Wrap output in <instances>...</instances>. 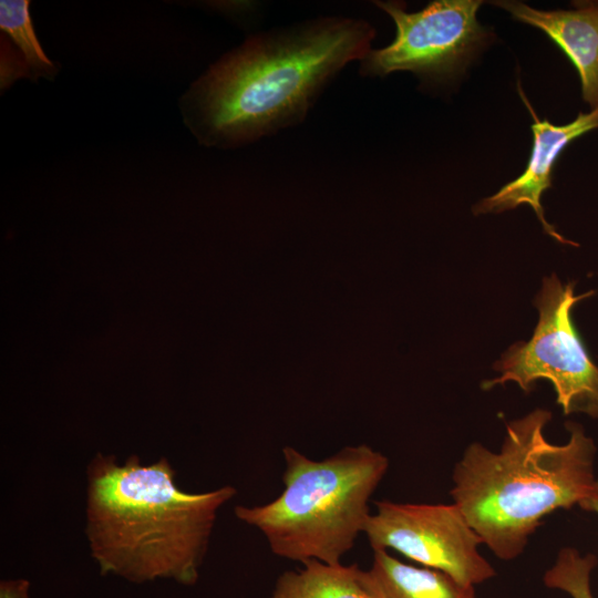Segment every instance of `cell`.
<instances>
[{"label":"cell","mask_w":598,"mask_h":598,"mask_svg":"<svg viewBox=\"0 0 598 598\" xmlns=\"http://www.w3.org/2000/svg\"><path fill=\"white\" fill-rule=\"evenodd\" d=\"M360 19L319 17L252 35L187 94L189 126L208 146L251 143L302 122L347 64L374 39Z\"/></svg>","instance_id":"cell-1"},{"label":"cell","mask_w":598,"mask_h":598,"mask_svg":"<svg viewBox=\"0 0 598 598\" xmlns=\"http://www.w3.org/2000/svg\"><path fill=\"white\" fill-rule=\"evenodd\" d=\"M175 475L166 457L150 465L137 455L122 465L102 453L91 460L85 534L103 576L135 584L197 581L217 512L237 491L225 485L187 493L177 487Z\"/></svg>","instance_id":"cell-2"},{"label":"cell","mask_w":598,"mask_h":598,"mask_svg":"<svg viewBox=\"0 0 598 598\" xmlns=\"http://www.w3.org/2000/svg\"><path fill=\"white\" fill-rule=\"evenodd\" d=\"M550 419L535 409L506 424L497 452L474 442L454 466L453 503L501 560L522 555L544 517L579 505L597 480L594 440L567 423L569 440L553 444L544 435Z\"/></svg>","instance_id":"cell-3"},{"label":"cell","mask_w":598,"mask_h":598,"mask_svg":"<svg viewBox=\"0 0 598 598\" xmlns=\"http://www.w3.org/2000/svg\"><path fill=\"white\" fill-rule=\"evenodd\" d=\"M282 453V493L264 505L236 506L235 515L259 529L279 557L341 564L364 532L369 501L389 468L388 457L367 445L323 460L290 446Z\"/></svg>","instance_id":"cell-4"},{"label":"cell","mask_w":598,"mask_h":598,"mask_svg":"<svg viewBox=\"0 0 598 598\" xmlns=\"http://www.w3.org/2000/svg\"><path fill=\"white\" fill-rule=\"evenodd\" d=\"M575 282L563 285L555 274L543 280L535 305L538 323L527 342H516L494 363L501 377L483 383L491 389L508 381L529 392L537 380L551 382L565 415L598 419V365L591 360L571 320V309L594 295L576 296Z\"/></svg>","instance_id":"cell-5"},{"label":"cell","mask_w":598,"mask_h":598,"mask_svg":"<svg viewBox=\"0 0 598 598\" xmlns=\"http://www.w3.org/2000/svg\"><path fill=\"white\" fill-rule=\"evenodd\" d=\"M393 20L396 33L385 48L360 61V74L385 76L410 71L423 80L439 81L462 72L488 40L478 22V0H435L408 12L398 1H375Z\"/></svg>","instance_id":"cell-6"},{"label":"cell","mask_w":598,"mask_h":598,"mask_svg":"<svg viewBox=\"0 0 598 598\" xmlns=\"http://www.w3.org/2000/svg\"><path fill=\"white\" fill-rule=\"evenodd\" d=\"M363 533L373 550L394 549L463 585H480L496 576L480 553V536L454 503L375 502Z\"/></svg>","instance_id":"cell-7"},{"label":"cell","mask_w":598,"mask_h":598,"mask_svg":"<svg viewBox=\"0 0 598 598\" xmlns=\"http://www.w3.org/2000/svg\"><path fill=\"white\" fill-rule=\"evenodd\" d=\"M519 96L533 117V147L525 171L514 181L504 185L494 195L484 198L474 206L475 214L501 213L528 204L542 223L545 233L564 245L577 246L564 238L550 225L542 205L543 193L551 186L553 168L561 152L574 140L598 128V109L588 113L579 112L577 117L565 125H554L547 118L540 120L518 82Z\"/></svg>","instance_id":"cell-8"},{"label":"cell","mask_w":598,"mask_h":598,"mask_svg":"<svg viewBox=\"0 0 598 598\" xmlns=\"http://www.w3.org/2000/svg\"><path fill=\"white\" fill-rule=\"evenodd\" d=\"M523 23L545 32L576 68L582 100L598 109V1H576L573 10H538L519 1H494Z\"/></svg>","instance_id":"cell-9"},{"label":"cell","mask_w":598,"mask_h":598,"mask_svg":"<svg viewBox=\"0 0 598 598\" xmlns=\"http://www.w3.org/2000/svg\"><path fill=\"white\" fill-rule=\"evenodd\" d=\"M359 581L368 598H475L474 586L402 563L384 549L373 550L372 566L359 570Z\"/></svg>","instance_id":"cell-10"},{"label":"cell","mask_w":598,"mask_h":598,"mask_svg":"<svg viewBox=\"0 0 598 598\" xmlns=\"http://www.w3.org/2000/svg\"><path fill=\"white\" fill-rule=\"evenodd\" d=\"M27 0L0 1V28L19 50L17 55L4 53L1 61V86H8L19 76H50L56 72L44 54L29 12Z\"/></svg>","instance_id":"cell-11"},{"label":"cell","mask_w":598,"mask_h":598,"mask_svg":"<svg viewBox=\"0 0 598 598\" xmlns=\"http://www.w3.org/2000/svg\"><path fill=\"white\" fill-rule=\"evenodd\" d=\"M302 565L298 571H286L278 577L270 598H368L355 564L327 565L310 559Z\"/></svg>","instance_id":"cell-12"},{"label":"cell","mask_w":598,"mask_h":598,"mask_svg":"<svg viewBox=\"0 0 598 598\" xmlns=\"http://www.w3.org/2000/svg\"><path fill=\"white\" fill-rule=\"evenodd\" d=\"M598 559L594 554L581 555L574 547H563L550 568L544 574L546 587L558 589L571 598H595L590 577Z\"/></svg>","instance_id":"cell-13"},{"label":"cell","mask_w":598,"mask_h":598,"mask_svg":"<svg viewBox=\"0 0 598 598\" xmlns=\"http://www.w3.org/2000/svg\"><path fill=\"white\" fill-rule=\"evenodd\" d=\"M30 582L27 579L2 580L0 582V598H30Z\"/></svg>","instance_id":"cell-14"},{"label":"cell","mask_w":598,"mask_h":598,"mask_svg":"<svg viewBox=\"0 0 598 598\" xmlns=\"http://www.w3.org/2000/svg\"><path fill=\"white\" fill-rule=\"evenodd\" d=\"M578 506L586 512H592L598 515V478Z\"/></svg>","instance_id":"cell-15"}]
</instances>
